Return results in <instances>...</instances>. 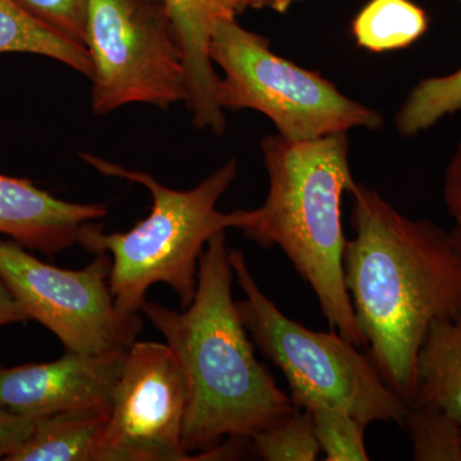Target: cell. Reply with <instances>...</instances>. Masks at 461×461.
Returning <instances> with one entry per match:
<instances>
[{
    "label": "cell",
    "instance_id": "cell-18",
    "mask_svg": "<svg viewBox=\"0 0 461 461\" xmlns=\"http://www.w3.org/2000/svg\"><path fill=\"white\" fill-rule=\"evenodd\" d=\"M417 461H461V424L447 412L409 406L403 420Z\"/></svg>",
    "mask_w": 461,
    "mask_h": 461
},
{
    "label": "cell",
    "instance_id": "cell-22",
    "mask_svg": "<svg viewBox=\"0 0 461 461\" xmlns=\"http://www.w3.org/2000/svg\"><path fill=\"white\" fill-rule=\"evenodd\" d=\"M38 417L0 411V460H5L32 435Z\"/></svg>",
    "mask_w": 461,
    "mask_h": 461
},
{
    "label": "cell",
    "instance_id": "cell-5",
    "mask_svg": "<svg viewBox=\"0 0 461 461\" xmlns=\"http://www.w3.org/2000/svg\"><path fill=\"white\" fill-rule=\"evenodd\" d=\"M230 263L245 293L236 303L241 320L286 378L295 408L323 403L345 409L366 427L373 421L403 426L408 402L388 387L368 355L336 330H312L282 313L260 290L241 250H230Z\"/></svg>",
    "mask_w": 461,
    "mask_h": 461
},
{
    "label": "cell",
    "instance_id": "cell-2",
    "mask_svg": "<svg viewBox=\"0 0 461 461\" xmlns=\"http://www.w3.org/2000/svg\"><path fill=\"white\" fill-rule=\"evenodd\" d=\"M232 280L222 230L209 240L200 258L198 288L189 306L176 312L147 300L141 308L186 375L189 403L182 444L191 457L229 437L250 438L295 411L257 359L233 302Z\"/></svg>",
    "mask_w": 461,
    "mask_h": 461
},
{
    "label": "cell",
    "instance_id": "cell-10",
    "mask_svg": "<svg viewBox=\"0 0 461 461\" xmlns=\"http://www.w3.org/2000/svg\"><path fill=\"white\" fill-rule=\"evenodd\" d=\"M127 350L100 355L66 351L60 359L0 366V411L26 417L111 409Z\"/></svg>",
    "mask_w": 461,
    "mask_h": 461
},
{
    "label": "cell",
    "instance_id": "cell-6",
    "mask_svg": "<svg viewBox=\"0 0 461 461\" xmlns=\"http://www.w3.org/2000/svg\"><path fill=\"white\" fill-rule=\"evenodd\" d=\"M211 57L224 74L217 94L223 111L259 112L286 140H317L384 123L375 109L348 98L317 72L273 53L266 38L244 29L236 17L218 18Z\"/></svg>",
    "mask_w": 461,
    "mask_h": 461
},
{
    "label": "cell",
    "instance_id": "cell-13",
    "mask_svg": "<svg viewBox=\"0 0 461 461\" xmlns=\"http://www.w3.org/2000/svg\"><path fill=\"white\" fill-rule=\"evenodd\" d=\"M408 405L439 409L461 424V315L430 324L418 351Z\"/></svg>",
    "mask_w": 461,
    "mask_h": 461
},
{
    "label": "cell",
    "instance_id": "cell-11",
    "mask_svg": "<svg viewBox=\"0 0 461 461\" xmlns=\"http://www.w3.org/2000/svg\"><path fill=\"white\" fill-rule=\"evenodd\" d=\"M104 204L58 199L26 178L0 175V233L45 256L77 244L86 224L107 215Z\"/></svg>",
    "mask_w": 461,
    "mask_h": 461
},
{
    "label": "cell",
    "instance_id": "cell-20",
    "mask_svg": "<svg viewBox=\"0 0 461 461\" xmlns=\"http://www.w3.org/2000/svg\"><path fill=\"white\" fill-rule=\"evenodd\" d=\"M313 417L315 435L327 461H366L363 426L345 409L318 405L305 409Z\"/></svg>",
    "mask_w": 461,
    "mask_h": 461
},
{
    "label": "cell",
    "instance_id": "cell-4",
    "mask_svg": "<svg viewBox=\"0 0 461 461\" xmlns=\"http://www.w3.org/2000/svg\"><path fill=\"white\" fill-rule=\"evenodd\" d=\"M81 159L108 177L141 185L150 193V213L127 232L104 233L99 224L84 227L78 245L89 253L111 257L109 286L115 304L140 313L149 288L166 284L180 297L182 309L195 297L200 258L209 240L229 229L242 230L250 211L223 213L218 202L238 175L235 158L190 190H173L147 172L129 169L103 158Z\"/></svg>",
    "mask_w": 461,
    "mask_h": 461
},
{
    "label": "cell",
    "instance_id": "cell-12",
    "mask_svg": "<svg viewBox=\"0 0 461 461\" xmlns=\"http://www.w3.org/2000/svg\"><path fill=\"white\" fill-rule=\"evenodd\" d=\"M180 45L187 74V107L198 129L221 135L226 129L218 102L221 77L211 57L212 33L218 18L230 16L217 0H160ZM235 17V16H232Z\"/></svg>",
    "mask_w": 461,
    "mask_h": 461
},
{
    "label": "cell",
    "instance_id": "cell-17",
    "mask_svg": "<svg viewBox=\"0 0 461 461\" xmlns=\"http://www.w3.org/2000/svg\"><path fill=\"white\" fill-rule=\"evenodd\" d=\"M461 111V67L450 75L421 80L412 87L396 115L397 131L412 138L446 115Z\"/></svg>",
    "mask_w": 461,
    "mask_h": 461
},
{
    "label": "cell",
    "instance_id": "cell-27",
    "mask_svg": "<svg viewBox=\"0 0 461 461\" xmlns=\"http://www.w3.org/2000/svg\"><path fill=\"white\" fill-rule=\"evenodd\" d=\"M451 236H453L454 242L461 253V224H457L456 230Z\"/></svg>",
    "mask_w": 461,
    "mask_h": 461
},
{
    "label": "cell",
    "instance_id": "cell-21",
    "mask_svg": "<svg viewBox=\"0 0 461 461\" xmlns=\"http://www.w3.org/2000/svg\"><path fill=\"white\" fill-rule=\"evenodd\" d=\"M32 16L71 39L86 44L89 0H17ZM86 48V47H85Z\"/></svg>",
    "mask_w": 461,
    "mask_h": 461
},
{
    "label": "cell",
    "instance_id": "cell-19",
    "mask_svg": "<svg viewBox=\"0 0 461 461\" xmlns=\"http://www.w3.org/2000/svg\"><path fill=\"white\" fill-rule=\"evenodd\" d=\"M254 454L264 461H314L321 453L313 417L297 409L284 420L250 437Z\"/></svg>",
    "mask_w": 461,
    "mask_h": 461
},
{
    "label": "cell",
    "instance_id": "cell-24",
    "mask_svg": "<svg viewBox=\"0 0 461 461\" xmlns=\"http://www.w3.org/2000/svg\"><path fill=\"white\" fill-rule=\"evenodd\" d=\"M30 321L11 288L0 276V327Z\"/></svg>",
    "mask_w": 461,
    "mask_h": 461
},
{
    "label": "cell",
    "instance_id": "cell-14",
    "mask_svg": "<svg viewBox=\"0 0 461 461\" xmlns=\"http://www.w3.org/2000/svg\"><path fill=\"white\" fill-rule=\"evenodd\" d=\"M109 411L86 409L41 415L29 438L5 461H95Z\"/></svg>",
    "mask_w": 461,
    "mask_h": 461
},
{
    "label": "cell",
    "instance_id": "cell-23",
    "mask_svg": "<svg viewBox=\"0 0 461 461\" xmlns=\"http://www.w3.org/2000/svg\"><path fill=\"white\" fill-rule=\"evenodd\" d=\"M444 196L448 212L461 224V144L446 169Z\"/></svg>",
    "mask_w": 461,
    "mask_h": 461
},
{
    "label": "cell",
    "instance_id": "cell-25",
    "mask_svg": "<svg viewBox=\"0 0 461 461\" xmlns=\"http://www.w3.org/2000/svg\"><path fill=\"white\" fill-rule=\"evenodd\" d=\"M300 0H251L250 8H269L278 14H285Z\"/></svg>",
    "mask_w": 461,
    "mask_h": 461
},
{
    "label": "cell",
    "instance_id": "cell-26",
    "mask_svg": "<svg viewBox=\"0 0 461 461\" xmlns=\"http://www.w3.org/2000/svg\"><path fill=\"white\" fill-rule=\"evenodd\" d=\"M217 3L227 14L236 17L245 9L250 8L251 0H217Z\"/></svg>",
    "mask_w": 461,
    "mask_h": 461
},
{
    "label": "cell",
    "instance_id": "cell-7",
    "mask_svg": "<svg viewBox=\"0 0 461 461\" xmlns=\"http://www.w3.org/2000/svg\"><path fill=\"white\" fill-rule=\"evenodd\" d=\"M85 47L94 114L133 103L167 108L187 102L184 58L162 3L89 0Z\"/></svg>",
    "mask_w": 461,
    "mask_h": 461
},
{
    "label": "cell",
    "instance_id": "cell-29",
    "mask_svg": "<svg viewBox=\"0 0 461 461\" xmlns=\"http://www.w3.org/2000/svg\"><path fill=\"white\" fill-rule=\"evenodd\" d=\"M459 2L461 3V0H459Z\"/></svg>",
    "mask_w": 461,
    "mask_h": 461
},
{
    "label": "cell",
    "instance_id": "cell-16",
    "mask_svg": "<svg viewBox=\"0 0 461 461\" xmlns=\"http://www.w3.org/2000/svg\"><path fill=\"white\" fill-rule=\"evenodd\" d=\"M429 29V17L411 0H369L351 23L357 44L372 53L411 47Z\"/></svg>",
    "mask_w": 461,
    "mask_h": 461
},
{
    "label": "cell",
    "instance_id": "cell-9",
    "mask_svg": "<svg viewBox=\"0 0 461 461\" xmlns=\"http://www.w3.org/2000/svg\"><path fill=\"white\" fill-rule=\"evenodd\" d=\"M189 384L167 344L133 342L112 395L95 461L193 460L182 444Z\"/></svg>",
    "mask_w": 461,
    "mask_h": 461
},
{
    "label": "cell",
    "instance_id": "cell-28",
    "mask_svg": "<svg viewBox=\"0 0 461 461\" xmlns=\"http://www.w3.org/2000/svg\"><path fill=\"white\" fill-rule=\"evenodd\" d=\"M150 2L162 3V2H160V0H150Z\"/></svg>",
    "mask_w": 461,
    "mask_h": 461
},
{
    "label": "cell",
    "instance_id": "cell-15",
    "mask_svg": "<svg viewBox=\"0 0 461 461\" xmlns=\"http://www.w3.org/2000/svg\"><path fill=\"white\" fill-rule=\"evenodd\" d=\"M3 53L50 58L89 78L93 72L89 51L84 45L45 25L17 0H0V54Z\"/></svg>",
    "mask_w": 461,
    "mask_h": 461
},
{
    "label": "cell",
    "instance_id": "cell-8",
    "mask_svg": "<svg viewBox=\"0 0 461 461\" xmlns=\"http://www.w3.org/2000/svg\"><path fill=\"white\" fill-rule=\"evenodd\" d=\"M111 266V257L99 253L78 271L58 268L14 240L0 241L3 280L29 320L47 327L72 353L129 350L140 333V315L115 304L109 286Z\"/></svg>",
    "mask_w": 461,
    "mask_h": 461
},
{
    "label": "cell",
    "instance_id": "cell-1",
    "mask_svg": "<svg viewBox=\"0 0 461 461\" xmlns=\"http://www.w3.org/2000/svg\"><path fill=\"white\" fill-rule=\"evenodd\" d=\"M350 194L355 236L346 241V290L369 359L409 403L430 324L461 315V253L453 236L400 213L377 190L357 184Z\"/></svg>",
    "mask_w": 461,
    "mask_h": 461
},
{
    "label": "cell",
    "instance_id": "cell-3",
    "mask_svg": "<svg viewBox=\"0 0 461 461\" xmlns=\"http://www.w3.org/2000/svg\"><path fill=\"white\" fill-rule=\"evenodd\" d=\"M269 190L242 232L264 249L278 247L313 290L330 329L366 345L345 286L342 198L355 181L348 133L309 141L269 135L260 145Z\"/></svg>",
    "mask_w": 461,
    "mask_h": 461
}]
</instances>
